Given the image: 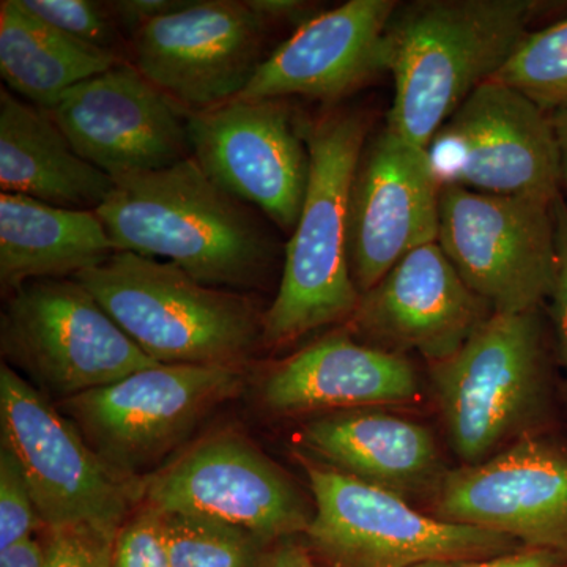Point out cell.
<instances>
[{"instance_id": "obj_28", "label": "cell", "mask_w": 567, "mask_h": 567, "mask_svg": "<svg viewBox=\"0 0 567 567\" xmlns=\"http://www.w3.org/2000/svg\"><path fill=\"white\" fill-rule=\"evenodd\" d=\"M44 528L18 458L9 447L0 450V551L33 539Z\"/></svg>"}, {"instance_id": "obj_3", "label": "cell", "mask_w": 567, "mask_h": 567, "mask_svg": "<svg viewBox=\"0 0 567 567\" xmlns=\"http://www.w3.org/2000/svg\"><path fill=\"white\" fill-rule=\"evenodd\" d=\"M301 133L309 152L308 192L287 244L278 293L264 312L262 344L268 347L349 320L361 298L347 252V205L368 141L365 122L338 112L301 121Z\"/></svg>"}, {"instance_id": "obj_10", "label": "cell", "mask_w": 567, "mask_h": 567, "mask_svg": "<svg viewBox=\"0 0 567 567\" xmlns=\"http://www.w3.org/2000/svg\"><path fill=\"white\" fill-rule=\"evenodd\" d=\"M555 203L440 189L439 245L494 312L536 311L557 279Z\"/></svg>"}, {"instance_id": "obj_4", "label": "cell", "mask_w": 567, "mask_h": 567, "mask_svg": "<svg viewBox=\"0 0 567 567\" xmlns=\"http://www.w3.org/2000/svg\"><path fill=\"white\" fill-rule=\"evenodd\" d=\"M74 279L156 363L244 365L262 342L264 315L249 298L173 262L115 252Z\"/></svg>"}, {"instance_id": "obj_6", "label": "cell", "mask_w": 567, "mask_h": 567, "mask_svg": "<svg viewBox=\"0 0 567 567\" xmlns=\"http://www.w3.org/2000/svg\"><path fill=\"white\" fill-rule=\"evenodd\" d=\"M0 427L44 528L89 525L118 535L144 502V477L107 464L73 421L7 363L0 365Z\"/></svg>"}, {"instance_id": "obj_17", "label": "cell", "mask_w": 567, "mask_h": 567, "mask_svg": "<svg viewBox=\"0 0 567 567\" xmlns=\"http://www.w3.org/2000/svg\"><path fill=\"white\" fill-rule=\"evenodd\" d=\"M436 518L567 555V451L520 439L439 481Z\"/></svg>"}, {"instance_id": "obj_21", "label": "cell", "mask_w": 567, "mask_h": 567, "mask_svg": "<svg viewBox=\"0 0 567 567\" xmlns=\"http://www.w3.org/2000/svg\"><path fill=\"white\" fill-rule=\"evenodd\" d=\"M301 440L323 464L402 496L442 480L431 431L375 409L316 417Z\"/></svg>"}, {"instance_id": "obj_9", "label": "cell", "mask_w": 567, "mask_h": 567, "mask_svg": "<svg viewBox=\"0 0 567 567\" xmlns=\"http://www.w3.org/2000/svg\"><path fill=\"white\" fill-rule=\"evenodd\" d=\"M451 445L480 464L527 427L543 385L536 311L494 312L453 357L431 364Z\"/></svg>"}, {"instance_id": "obj_22", "label": "cell", "mask_w": 567, "mask_h": 567, "mask_svg": "<svg viewBox=\"0 0 567 567\" xmlns=\"http://www.w3.org/2000/svg\"><path fill=\"white\" fill-rule=\"evenodd\" d=\"M0 188L55 207L96 210L114 178L74 151L50 112L2 87Z\"/></svg>"}, {"instance_id": "obj_8", "label": "cell", "mask_w": 567, "mask_h": 567, "mask_svg": "<svg viewBox=\"0 0 567 567\" xmlns=\"http://www.w3.org/2000/svg\"><path fill=\"white\" fill-rule=\"evenodd\" d=\"M0 346L7 364L61 401L159 364L76 279H37L11 292Z\"/></svg>"}, {"instance_id": "obj_12", "label": "cell", "mask_w": 567, "mask_h": 567, "mask_svg": "<svg viewBox=\"0 0 567 567\" xmlns=\"http://www.w3.org/2000/svg\"><path fill=\"white\" fill-rule=\"evenodd\" d=\"M144 505L224 522L265 543L305 535L315 517L289 476L246 436L216 432L144 477Z\"/></svg>"}, {"instance_id": "obj_15", "label": "cell", "mask_w": 567, "mask_h": 567, "mask_svg": "<svg viewBox=\"0 0 567 567\" xmlns=\"http://www.w3.org/2000/svg\"><path fill=\"white\" fill-rule=\"evenodd\" d=\"M48 112L74 151L112 178L192 156L188 114L128 63L74 85Z\"/></svg>"}, {"instance_id": "obj_20", "label": "cell", "mask_w": 567, "mask_h": 567, "mask_svg": "<svg viewBox=\"0 0 567 567\" xmlns=\"http://www.w3.org/2000/svg\"><path fill=\"white\" fill-rule=\"evenodd\" d=\"M260 391L271 412L303 415L409 404L420 382L404 354L334 333L275 364Z\"/></svg>"}, {"instance_id": "obj_13", "label": "cell", "mask_w": 567, "mask_h": 567, "mask_svg": "<svg viewBox=\"0 0 567 567\" xmlns=\"http://www.w3.org/2000/svg\"><path fill=\"white\" fill-rule=\"evenodd\" d=\"M267 28L248 2L192 0L134 33V66L183 110H210L248 87Z\"/></svg>"}, {"instance_id": "obj_1", "label": "cell", "mask_w": 567, "mask_h": 567, "mask_svg": "<svg viewBox=\"0 0 567 567\" xmlns=\"http://www.w3.org/2000/svg\"><path fill=\"white\" fill-rule=\"evenodd\" d=\"M95 212L115 251L173 262L218 289L259 286L278 256L257 213L213 182L193 156L115 177Z\"/></svg>"}, {"instance_id": "obj_30", "label": "cell", "mask_w": 567, "mask_h": 567, "mask_svg": "<svg viewBox=\"0 0 567 567\" xmlns=\"http://www.w3.org/2000/svg\"><path fill=\"white\" fill-rule=\"evenodd\" d=\"M112 567H171L159 511L142 505L115 539Z\"/></svg>"}, {"instance_id": "obj_7", "label": "cell", "mask_w": 567, "mask_h": 567, "mask_svg": "<svg viewBox=\"0 0 567 567\" xmlns=\"http://www.w3.org/2000/svg\"><path fill=\"white\" fill-rule=\"evenodd\" d=\"M244 365L156 364L59 402L114 468L145 477L185 445L213 410L240 394Z\"/></svg>"}, {"instance_id": "obj_36", "label": "cell", "mask_w": 567, "mask_h": 567, "mask_svg": "<svg viewBox=\"0 0 567 567\" xmlns=\"http://www.w3.org/2000/svg\"><path fill=\"white\" fill-rule=\"evenodd\" d=\"M41 563L43 546L35 537L0 551V567H41Z\"/></svg>"}, {"instance_id": "obj_32", "label": "cell", "mask_w": 567, "mask_h": 567, "mask_svg": "<svg viewBox=\"0 0 567 567\" xmlns=\"http://www.w3.org/2000/svg\"><path fill=\"white\" fill-rule=\"evenodd\" d=\"M188 3V0H115L107 2V7L118 31L133 37L148 22L185 9Z\"/></svg>"}, {"instance_id": "obj_34", "label": "cell", "mask_w": 567, "mask_h": 567, "mask_svg": "<svg viewBox=\"0 0 567 567\" xmlns=\"http://www.w3.org/2000/svg\"><path fill=\"white\" fill-rule=\"evenodd\" d=\"M260 567H320L308 548L290 539L279 540L265 551Z\"/></svg>"}, {"instance_id": "obj_5", "label": "cell", "mask_w": 567, "mask_h": 567, "mask_svg": "<svg viewBox=\"0 0 567 567\" xmlns=\"http://www.w3.org/2000/svg\"><path fill=\"white\" fill-rule=\"evenodd\" d=\"M297 457L315 498V517L305 536L330 567H416L520 548L513 537L425 516L395 492Z\"/></svg>"}, {"instance_id": "obj_18", "label": "cell", "mask_w": 567, "mask_h": 567, "mask_svg": "<svg viewBox=\"0 0 567 567\" xmlns=\"http://www.w3.org/2000/svg\"><path fill=\"white\" fill-rule=\"evenodd\" d=\"M492 315L434 241L406 254L361 293L349 322L358 334L415 350L432 364L453 357Z\"/></svg>"}, {"instance_id": "obj_23", "label": "cell", "mask_w": 567, "mask_h": 567, "mask_svg": "<svg viewBox=\"0 0 567 567\" xmlns=\"http://www.w3.org/2000/svg\"><path fill=\"white\" fill-rule=\"evenodd\" d=\"M115 252L95 210L0 194V284L7 292L37 279L80 275Z\"/></svg>"}, {"instance_id": "obj_2", "label": "cell", "mask_w": 567, "mask_h": 567, "mask_svg": "<svg viewBox=\"0 0 567 567\" xmlns=\"http://www.w3.org/2000/svg\"><path fill=\"white\" fill-rule=\"evenodd\" d=\"M540 9L532 0H421L398 7L386 31L394 80L386 128L425 151L462 103L506 65Z\"/></svg>"}, {"instance_id": "obj_33", "label": "cell", "mask_w": 567, "mask_h": 567, "mask_svg": "<svg viewBox=\"0 0 567 567\" xmlns=\"http://www.w3.org/2000/svg\"><path fill=\"white\" fill-rule=\"evenodd\" d=\"M565 557L558 551L528 547L496 557L432 561L416 567H566Z\"/></svg>"}, {"instance_id": "obj_31", "label": "cell", "mask_w": 567, "mask_h": 567, "mask_svg": "<svg viewBox=\"0 0 567 567\" xmlns=\"http://www.w3.org/2000/svg\"><path fill=\"white\" fill-rule=\"evenodd\" d=\"M555 226H557V279H555L554 315L561 342L563 357L567 365V204L559 196L555 200Z\"/></svg>"}, {"instance_id": "obj_19", "label": "cell", "mask_w": 567, "mask_h": 567, "mask_svg": "<svg viewBox=\"0 0 567 567\" xmlns=\"http://www.w3.org/2000/svg\"><path fill=\"white\" fill-rule=\"evenodd\" d=\"M398 7L394 0H350L309 18L265 58L237 99H344L388 71L386 31Z\"/></svg>"}, {"instance_id": "obj_37", "label": "cell", "mask_w": 567, "mask_h": 567, "mask_svg": "<svg viewBox=\"0 0 567 567\" xmlns=\"http://www.w3.org/2000/svg\"><path fill=\"white\" fill-rule=\"evenodd\" d=\"M555 137H557L559 164H561V186L567 189V107L548 112Z\"/></svg>"}, {"instance_id": "obj_14", "label": "cell", "mask_w": 567, "mask_h": 567, "mask_svg": "<svg viewBox=\"0 0 567 567\" xmlns=\"http://www.w3.org/2000/svg\"><path fill=\"white\" fill-rule=\"evenodd\" d=\"M192 156L213 182L295 230L309 183V152L284 100L234 99L188 112Z\"/></svg>"}, {"instance_id": "obj_25", "label": "cell", "mask_w": 567, "mask_h": 567, "mask_svg": "<svg viewBox=\"0 0 567 567\" xmlns=\"http://www.w3.org/2000/svg\"><path fill=\"white\" fill-rule=\"evenodd\" d=\"M171 567H260L270 544L244 528L189 516L162 513Z\"/></svg>"}, {"instance_id": "obj_26", "label": "cell", "mask_w": 567, "mask_h": 567, "mask_svg": "<svg viewBox=\"0 0 567 567\" xmlns=\"http://www.w3.org/2000/svg\"><path fill=\"white\" fill-rule=\"evenodd\" d=\"M524 93L540 110L567 107V20L529 32L494 80Z\"/></svg>"}, {"instance_id": "obj_29", "label": "cell", "mask_w": 567, "mask_h": 567, "mask_svg": "<svg viewBox=\"0 0 567 567\" xmlns=\"http://www.w3.org/2000/svg\"><path fill=\"white\" fill-rule=\"evenodd\" d=\"M44 532L41 567H112L115 533L89 525L44 528Z\"/></svg>"}, {"instance_id": "obj_16", "label": "cell", "mask_w": 567, "mask_h": 567, "mask_svg": "<svg viewBox=\"0 0 567 567\" xmlns=\"http://www.w3.org/2000/svg\"><path fill=\"white\" fill-rule=\"evenodd\" d=\"M440 189L424 148L386 126L365 141L347 205V252L360 293L406 254L439 240Z\"/></svg>"}, {"instance_id": "obj_24", "label": "cell", "mask_w": 567, "mask_h": 567, "mask_svg": "<svg viewBox=\"0 0 567 567\" xmlns=\"http://www.w3.org/2000/svg\"><path fill=\"white\" fill-rule=\"evenodd\" d=\"M118 63L114 52L52 28L20 0L0 3V74L33 106L52 110L71 87Z\"/></svg>"}, {"instance_id": "obj_35", "label": "cell", "mask_w": 567, "mask_h": 567, "mask_svg": "<svg viewBox=\"0 0 567 567\" xmlns=\"http://www.w3.org/2000/svg\"><path fill=\"white\" fill-rule=\"evenodd\" d=\"M248 3L268 24L275 21L301 20L308 11V3L297 0H248Z\"/></svg>"}, {"instance_id": "obj_11", "label": "cell", "mask_w": 567, "mask_h": 567, "mask_svg": "<svg viewBox=\"0 0 567 567\" xmlns=\"http://www.w3.org/2000/svg\"><path fill=\"white\" fill-rule=\"evenodd\" d=\"M425 152L440 188L457 186L548 203L561 196L550 115L502 82L480 85L443 123Z\"/></svg>"}, {"instance_id": "obj_27", "label": "cell", "mask_w": 567, "mask_h": 567, "mask_svg": "<svg viewBox=\"0 0 567 567\" xmlns=\"http://www.w3.org/2000/svg\"><path fill=\"white\" fill-rule=\"evenodd\" d=\"M21 6L52 28L100 50L114 52L122 32L107 2L93 0H20Z\"/></svg>"}]
</instances>
